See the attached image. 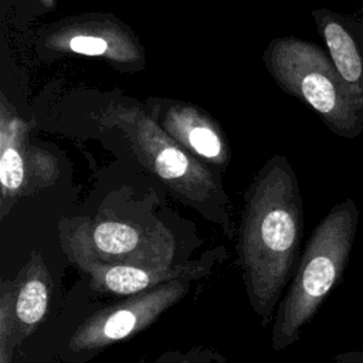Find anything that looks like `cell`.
Masks as SVG:
<instances>
[{"instance_id":"6da1fadb","label":"cell","mask_w":363,"mask_h":363,"mask_svg":"<svg viewBox=\"0 0 363 363\" xmlns=\"http://www.w3.org/2000/svg\"><path fill=\"white\" fill-rule=\"evenodd\" d=\"M303 233L302 196L296 174L282 155L261 167L244 194L237 264L250 305L267 326L291 282Z\"/></svg>"},{"instance_id":"7a4b0ae2","label":"cell","mask_w":363,"mask_h":363,"mask_svg":"<svg viewBox=\"0 0 363 363\" xmlns=\"http://www.w3.org/2000/svg\"><path fill=\"white\" fill-rule=\"evenodd\" d=\"M104 128L121 132L138 160L179 200L217 223L231 240V203L217 174L179 145L149 113L145 105L112 101L96 116Z\"/></svg>"},{"instance_id":"3957f363","label":"cell","mask_w":363,"mask_h":363,"mask_svg":"<svg viewBox=\"0 0 363 363\" xmlns=\"http://www.w3.org/2000/svg\"><path fill=\"white\" fill-rule=\"evenodd\" d=\"M359 218L356 201L347 197L335 204L312 231L274 319V350H284L299 340L302 329L343 278Z\"/></svg>"},{"instance_id":"277c9868","label":"cell","mask_w":363,"mask_h":363,"mask_svg":"<svg viewBox=\"0 0 363 363\" xmlns=\"http://www.w3.org/2000/svg\"><path fill=\"white\" fill-rule=\"evenodd\" d=\"M262 61L278 86L313 109L330 132L345 139L362 133L363 99L318 44L279 37L268 44Z\"/></svg>"},{"instance_id":"5b68a950","label":"cell","mask_w":363,"mask_h":363,"mask_svg":"<svg viewBox=\"0 0 363 363\" xmlns=\"http://www.w3.org/2000/svg\"><path fill=\"white\" fill-rule=\"evenodd\" d=\"M58 231L61 248L71 262L95 259L108 264H174V238L160 223L74 217L61 220Z\"/></svg>"},{"instance_id":"8992f818","label":"cell","mask_w":363,"mask_h":363,"mask_svg":"<svg viewBox=\"0 0 363 363\" xmlns=\"http://www.w3.org/2000/svg\"><path fill=\"white\" fill-rule=\"evenodd\" d=\"M41 55H79L101 58L122 72L146 68L139 37L118 17L91 13L65 17L50 26L38 40Z\"/></svg>"},{"instance_id":"52a82bcc","label":"cell","mask_w":363,"mask_h":363,"mask_svg":"<svg viewBox=\"0 0 363 363\" xmlns=\"http://www.w3.org/2000/svg\"><path fill=\"white\" fill-rule=\"evenodd\" d=\"M191 282V279H174L94 312L74 330L68 350L79 356H92L142 332L180 302L189 294Z\"/></svg>"},{"instance_id":"ba28073f","label":"cell","mask_w":363,"mask_h":363,"mask_svg":"<svg viewBox=\"0 0 363 363\" xmlns=\"http://www.w3.org/2000/svg\"><path fill=\"white\" fill-rule=\"evenodd\" d=\"M225 257V250L218 247L207 251L199 259L172 265L108 264L95 259H77L71 264L88 277L94 291L129 296L174 279L196 281L204 278Z\"/></svg>"},{"instance_id":"9c48e42d","label":"cell","mask_w":363,"mask_h":363,"mask_svg":"<svg viewBox=\"0 0 363 363\" xmlns=\"http://www.w3.org/2000/svg\"><path fill=\"white\" fill-rule=\"evenodd\" d=\"M152 118L189 153L213 170L230 163L228 140L220 125L201 108L174 99L150 98L145 104Z\"/></svg>"},{"instance_id":"30bf717a","label":"cell","mask_w":363,"mask_h":363,"mask_svg":"<svg viewBox=\"0 0 363 363\" xmlns=\"http://www.w3.org/2000/svg\"><path fill=\"white\" fill-rule=\"evenodd\" d=\"M0 187L1 217L31 187L28 123L20 118L6 94L0 95Z\"/></svg>"},{"instance_id":"8fae6325","label":"cell","mask_w":363,"mask_h":363,"mask_svg":"<svg viewBox=\"0 0 363 363\" xmlns=\"http://www.w3.org/2000/svg\"><path fill=\"white\" fill-rule=\"evenodd\" d=\"M14 281V345L18 347L48 315L52 281L40 251L33 250L30 252Z\"/></svg>"},{"instance_id":"7c38bea8","label":"cell","mask_w":363,"mask_h":363,"mask_svg":"<svg viewBox=\"0 0 363 363\" xmlns=\"http://www.w3.org/2000/svg\"><path fill=\"white\" fill-rule=\"evenodd\" d=\"M312 17L339 74L363 99V51L352 31L350 20L328 9L313 10Z\"/></svg>"},{"instance_id":"4fadbf2b","label":"cell","mask_w":363,"mask_h":363,"mask_svg":"<svg viewBox=\"0 0 363 363\" xmlns=\"http://www.w3.org/2000/svg\"><path fill=\"white\" fill-rule=\"evenodd\" d=\"M14 279H4L1 282L0 295V363H14Z\"/></svg>"},{"instance_id":"5bb4252c","label":"cell","mask_w":363,"mask_h":363,"mask_svg":"<svg viewBox=\"0 0 363 363\" xmlns=\"http://www.w3.org/2000/svg\"><path fill=\"white\" fill-rule=\"evenodd\" d=\"M139 363H227V360L211 349L194 347L186 353L167 352L153 362L140 360Z\"/></svg>"},{"instance_id":"9a60e30c","label":"cell","mask_w":363,"mask_h":363,"mask_svg":"<svg viewBox=\"0 0 363 363\" xmlns=\"http://www.w3.org/2000/svg\"><path fill=\"white\" fill-rule=\"evenodd\" d=\"M335 363H363V350H346L335 354Z\"/></svg>"},{"instance_id":"2e32d148","label":"cell","mask_w":363,"mask_h":363,"mask_svg":"<svg viewBox=\"0 0 363 363\" xmlns=\"http://www.w3.org/2000/svg\"><path fill=\"white\" fill-rule=\"evenodd\" d=\"M43 7L45 9H52L55 4V0H37Z\"/></svg>"}]
</instances>
